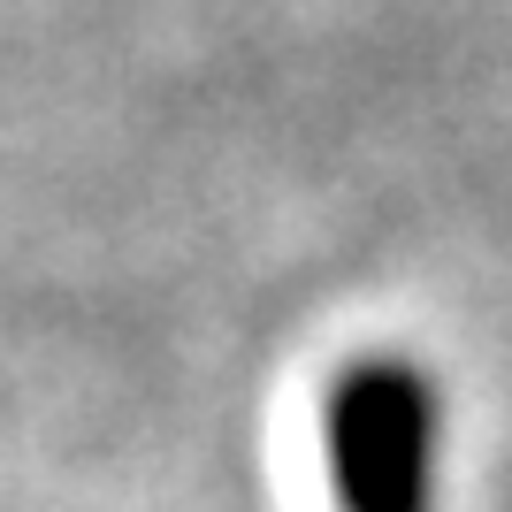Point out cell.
<instances>
[{
  "label": "cell",
  "instance_id": "obj_1",
  "mask_svg": "<svg viewBox=\"0 0 512 512\" xmlns=\"http://www.w3.org/2000/svg\"><path fill=\"white\" fill-rule=\"evenodd\" d=\"M337 512H436V383L413 360H360L321 398Z\"/></svg>",
  "mask_w": 512,
  "mask_h": 512
}]
</instances>
